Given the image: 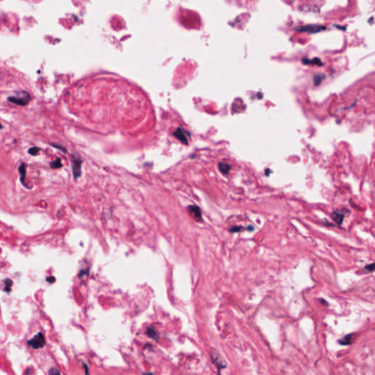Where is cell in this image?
Wrapping results in <instances>:
<instances>
[{
	"mask_svg": "<svg viewBox=\"0 0 375 375\" xmlns=\"http://www.w3.org/2000/svg\"><path fill=\"white\" fill-rule=\"evenodd\" d=\"M30 95L25 91H22L18 93L17 96H10L7 98V100L10 103H13L18 106H23L28 104L30 100Z\"/></svg>",
	"mask_w": 375,
	"mask_h": 375,
	"instance_id": "1",
	"label": "cell"
},
{
	"mask_svg": "<svg viewBox=\"0 0 375 375\" xmlns=\"http://www.w3.org/2000/svg\"><path fill=\"white\" fill-rule=\"evenodd\" d=\"M29 344L34 349H39L45 344V339L42 333H39L29 342Z\"/></svg>",
	"mask_w": 375,
	"mask_h": 375,
	"instance_id": "2",
	"label": "cell"
},
{
	"mask_svg": "<svg viewBox=\"0 0 375 375\" xmlns=\"http://www.w3.org/2000/svg\"><path fill=\"white\" fill-rule=\"evenodd\" d=\"M211 358L213 364H216L219 369L226 366V362L224 361V360L222 358V357L216 351L211 352Z\"/></svg>",
	"mask_w": 375,
	"mask_h": 375,
	"instance_id": "3",
	"label": "cell"
},
{
	"mask_svg": "<svg viewBox=\"0 0 375 375\" xmlns=\"http://www.w3.org/2000/svg\"><path fill=\"white\" fill-rule=\"evenodd\" d=\"M81 161L79 158H74L72 161V169L74 178L77 179L81 176Z\"/></svg>",
	"mask_w": 375,
	"mask_h": 375,
	"instance_id": "4",
	"label": "cell"
},
{
	"mask_svg": "<svg viewBox=\"0 0 375 375\" xmlns=\"http://www.w3.org/2000/svg\"><path fill=\"white\" fill-rule=\"evenodd\" d=\"M174 136L178 139L179 141H180V142H182L183 144H188V141L187 137L186 136V133H184V130L183 129H181L180 127H178L177 130L174 131Z\"/></svg>",
	"mask_w": 375,
	"mask_h": 375,
	"instance_id": "5",
	"label": "cell"
},
{
	"mask_svg": "<svg viewBox=\"0 0 375 375\" xmlns=\"http://www.w3.org/2000/svg\"><path fill=\"white\" fill-rule=\"evenodd\" d=\"M344 214H342L339 210H335L332 213V218L334 220V221L339 225H341L342 223L344 220Z\"/></svg>",
	"mask_w": 375,
	"mask_h": 375,
	"instance_id": "6",
	"label": "cell"
},
{
	"mask_svg": "<svg viewBox=\"0 0 375 375\" xmlns=\"http://www.w3.org/2000/svg\"><path fill=\"white\" fill-rule=\"evenodd\" d=\"M355 335L354 334V333H349V335L344 336L343 339H341V340L339 341V343H340L342 345L351 344L352 343H353L354 340H355Z\"/></svg>",
	"mask_w": 375,
	"mask_h": 375,
	"instance_id": "7",
	"label": "cell"
},
{
	"mask_svg": "<svg viewBox=\"0 0 375 375\" xmlns=\"http://www.w3.org/2000/svg\"><path fill=\"white\" fill-rule=\"evenodd\" d=\"M188 210H189L190 213L194 216L196 219L198 220H201V211H200V209L197 206H194V205H191L189 206L188 207Z\"/></svg>",
	"mask_w": 375,
	"mask_h": 375,
	"instance_id": "8",
	"label": "cell"
},
{
	"mask_svg": "<svg viewBox=\"0 0 375 375\" xmlns=\"http://www.w3.org/2000/svg\"><path fill=\"white\" fill-rule=\"evenodd\" d=\"M19 171L21 175V182L24 186H26L25 184V177H26V165L25 164L22 163L19 168Z\"/></svg>",
	"mask_w": 375,
	"mask_h": 375,
	"instance_id": "9",
	"label": "cell"
},
{
	"mask_svg": "<svg viewBox=\"0 0 375 375\" xmlns=\"http://www.w3.org/2000/svg\"><path fill=\"white\" fill-rule=\"evenodd\" d=\"M218 168H219V170H220L223 174H228L231 169L230 165H229V164H226V163H223V162L220 163V164H218Z\"/></svg>",
	"mask_w": 375,
	"mask_h": 375,
	"instance_id": "10",
	"label": "cell"
},
{
	"mask_svg": "<svg viewBox=\"0 0 375 375\" xmlns=\"http://www.w3.org/2000/svg\"><path fill=\"white\" fill-rule=\"evenodd\" d=\"M147 334L149 337L152 338L153 339H157V338H158V334H157L156 330L152 328V327H148L147 329Z\"/></svg>",
	"mask_w": 375,
	"mask_h": 375,
	"instance_id": "11",
	"label": "cell"
},
{
	"mask_svg": "<svg viewBox=\"0 0 375 375\" xmlns=\"http://www.w3.org/2000/svg\"><path fill=\"white\" fill-rule=\"evenodd\" d=\"M62 166H63V164H62L61 159L60 158H57L55 161L50 164V167L51 169H58L62 167Z\"/></svg>",
	"mask_w": 375,
	"mask_h": 375,
	"instance_id": "12",
	"label": "cell"
},
{
	"mask_svg": "<svg viewBox=\"0 0 375 375\" xmlns=\"http://www.w3.org/2000/svg\"><path fill=\"white\" fill-rule=\"evenodd\" d=\"M40 151H41V148L38 147H31L30 149H29V153L30 154V155L35 156V155H38V153L40 152Z\"/></svg>",
	"mask_w": 375,
	"mask_h": 375,
	"instance_id": "13",
	"label": "cell"
},
{
	"mask_svg": "<svg viewBox=\"0 0 375 375\" xmlns=\"http://www.w3.org/2000/svg\"><path fill=\"white\" fill-rule=\"evenodd\" d=\"M50 145H51V146L57 148V149H60V151H62V152H64V153H66L67 152L66 148H65L64 146H63V145L59 144H54V143H50Z\"/></svg>",
	"mask_w": 375,
	"mask_h": 375,
	"instance_id": "14",
	"label": "cell"
},
{
	"mask_svg": "<svg viewBox=\"0 0 375 375\" xmlns=\"http://www.w3.org/2000/svg\"><path fill=\"white\" fill-rule=\"evenodd\" d=\"M365 270H366L368 271V272H372V271H374V263H371V265H366V266L365 267Z\"/></svg>",
	"mask_w": 375,
	"mask_h": 375,
	"instance_id": "15",
	"label": "cell"
},
{
	"mask_svg": "<svg viewBox=\"0 0 375 375\" xmlns=\"http://www.w3.org/2000/svg\"><path fill=\"white\" fill-rule=\"evenodd\" d=\"M243 227L242 226H235V227H232L230 229V232H240V231L242 230Z\"/></svg>",
	"mask_w": 375,
	"mask_h": 375,
	"instance_id": "16",
	"label": "cell"
},
{
	"mask_svg": "<svg viewBox=\"0 0 375 375\" xmlns=\"http://www.w3.org/2000/svg\"><path fill=\"white\" fill-rule=\"evenodd\" d=\"M248 230H249V231H252V230H253V226H248Z\"/></svg>",
	"mask_w": 375,
	"mask_h": 375,
	"instance_id": "17",
	"label": "cell"
},
{
	"mask_svg": "<svg viewBox=\"0 0 375 375\" xmlns=\"http://www.w3.org/2000/svg\"><path fill=\"white\" fill-rule=\"evenodd\" d=\"M1 128H2V125H1V124L0 123V129H1Z\"/></svg>",
	"mask_w": 375,
	"mask_h": 375,
	"instance_id": "18",
	"label": "cell"
}]
</instances>
